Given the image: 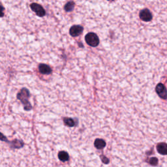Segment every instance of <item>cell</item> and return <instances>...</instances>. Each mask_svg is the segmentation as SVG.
Instances as JSON below:
<instances>
[{
    "instance_id": "obj_1",
    "label": "cell",
    "mask_w": 167,
    "mask_h": 167,
    "mask_svg": "<svg viewBox=\"0 0 167 167\" xmlns=\"http://www.w3.org/2000/svg\"><path fill=\"white\" fill-rule=\"evenodd\" d=\"M30 93L28 89L26 88H23L21 89V91L17 94V99L20 100L24 105V109L25 110L29 111L32 109V106L30 102L28 101Z\"/></svg>"
},
{
    "instance_id": "obj_2",
    "label": "cell",
    "mask_w": 167,
    "mask_h": 167,
    "mask_svg": "<svg viewBox=\"0 0 167 167\" xmlns=\"http://www.w3.org/2000/svg\"><path fill=\"white\" fill-rule=\"evenodd\" d=\"M86 43L92 47H95L99 44V37L95 33H88L85 37Z\"/></svg>"
},
{
    "instance_id": "obj_3",
    "label": "cell",
    "mask_w": 167,
    "mask_h": 167,
    "mask_svg": "<svg viewBox=\"0 0 167 167\" xmlns=\"http://www.w3.org/2000/svg\"><path fill=\"white\" fill-rule=\"evenodd\" d=\"M31 8L33 11H34L37 14V16L39 17L44 16L46 14L45 10L39 4H37L35 3H33L31 5Z\"/></svg>"
},
{
    "instance_id": "obj_4",
    "label": "cell",
    "mask_w": 167,
    "mask_h": 167,
    "mask_svg": "<svg viewBox=\"0 0 167 167\" xmlns=\"http://www.w3.org/2000/svg\"><path fill=\"white\" fill-rule=\"evenodd\" d=\"M155 91L157 93V95H159L161 98H162V99H167V90L163 84H158L156 86Z\"/></svg>"
},
{
    "instance_id": "obj_5",
    "label": "cell",
    "mask_w": 167,
    "mask_h": 167,
    "mask_svg": "<svg viewBox=\"0 0 167 167\" xmlns=\"http://www.w3.org/2000/svg\"><path fill=\"white\" fill-rule=\"evenodd\" d=\"M139 16L140 19L145 21V22H149L152 19V15L148 8H145V9L141 11Z\"/></svg>"
},
{
    "instance_id": "obj_6",
    "label": "cell",
    "mask_w": 167,
    "mask_h": 167,
    "mask_svg": "<svg viewBox=\"0 0 167 167\" xmlns=\"http://www.w3.org/2000/svg\"><path fill=\"white\" fill-rule=\"evenodd\" d=\"M83 27L79 25H75L72 26L69 29V33L72 37H77L83 32Z\"/></svg>"
},
{
    "instance_id": "obj_7",
    "label": "cell",
    "mask_w": 167,
    "mask_h": 167,
    "mask_svg": "<svg viewBox=\"0 0 167 167\" xmlns=\"http://www.w3.org/2000/svg\"><path fill=\"white\" fill-rule=\"evenodd\" d=\"M8 144H10V147L12 149L22 148L24 145V143L22 140H17V139H15L14 140H12V141H9Z\"/></svg>"
},
{
    "instance_id": "obj_8",
    "label": "cell",
    "mask_w": 167,
    "mask_h": 167,
    "mask_svg": "<svg viewBox=\"0 0 167 167\" xmlns=\"http://www.w3.org/2000/svg\"><path fill=\"white\" fill-rule=\"evenodd\" d=\"M38 70L41 74L43 75H49L52 72V68L50 67L43 63H41L38 65Z\"/></svg>"
},
{
    "instance_id": "obj_9",
    "label": "cell",
    "mask_w": 167,
    "mask_h": 167,
    "mask_svg": "<svg viewBox=\"0 0 167 167\" xmlns=\"http://www.w3.org/2000/svg\"><path fill=\"white\" fill-rule=\"evenodd\" d=\"M157 150L161 155H167V144L160 143L157 145Z\"/></svg>"
},
{
    "instance_id": "obj_10",
    "label": "cell",
    "mask_w": 167,
    "mask_h": 167,
    "mask_svg": "<svg viewBox=\"0 0 167 167\" xmlns=\"http://www.w3.org/2000/svg\"><path fill=\"white\" fill-rule=\"evenodd\" d=\"M63 123L67 127H72L76 125L77 122H76L74 119L71 118H63Z\"/></svg>"
},
{
    "instance_id": "obj_11",
    "label": "cell",
    "mask_w": 167,
    "mask_h": 167,
    "mask_svg": "<svg viewBox=\"0 0 167 167\" xmlns=\"http://www.w3.org/2000/svg\"><path fill=\"white\" fill-rule=\"evenodd\" d=\"M94 145H95V147L97 149H102L106 146V142L104 140H102V139H97L95 140V142H94Z\"/></svg>"
},
{
    "instance_id": "obj_12",
    "label": "cell",
    "mask_w": 167,
    "mask_h": 167,
    "mask_svg": "<svg viewBox=\"0 0 167 167\" xmlns=\"http://www.w3.org/2000/svg\"><path fill=\"white\" fill-rule=\"evenodd\" d=\"M58 158L62 162H67L69 160V155L67 152L61 151L58 153Z\"/></svg>"
},
{
    "instance_id": "obj_13",
    "label": "cell",
    "mask_w": 167,
    "mask_h": 167,
    "mask_svg": "<svg viewBox=\"0 0 167 167\" xmlns=\"http://www.w3.org/2000/svg\"><path fill=\"white\" fill-rule=\"evenodd\" d=\"M75 6V3H74V2L72 1L68 2L66 5L64 6V9H65V11H66L67 12H71L74 9Z\"/></svg>"
},
{
    "instance_id": "obj_14",
    "label": "cell",
    "mask_w": 167,
    "mask_h": 167,
    "mask_svg": "<svg viewBox=\"0 0 167 167\" xmlns=\"http://www.w3.org/2000/svg\"><path fill=\"white\" fill-rule=\"evenodd\" d=\"M149 164L152 166H157L158 164V159L156 157H152L149 159Z\"/></svg>"
},
{
    "instance_id": "obj_15",
    "label": "cell",
    "mask_w": 167,
    "mask_h": 167,
    "mask_svg": "<svg viewBox=\"0 0 167 167\" xmlns=\"http://www.w3.org/2000/svg\"><path fill=\"white\" fill-rule=\"evenodd\" d=\"M0 140L1 141H3V142H5L7 143H8L9 142V140H8L7 137L4 135L3 134H2L1 132H0Z\"/></svg>"
},
{
    "instance_id": "obj_16",
    "label": "cell",
    "mask_w": 167,
    "mask_h": 167,
    "mask_svg": "<svg viewBox=\"0 0 167 167\" xmlns=\"http://www.w3.org/2000/svg\"><path fill=\"white\" fill-rule=\"evenodd\" d=\"M101 159L102 162H103V163H105V164H108L109 162V159L104 155H101Z\"/></svg>"
},
{
    "instance_id": "obj_17",
    "label": "cell",
    "mask_w": 167,
    "mask_h": 167,
    "mask_svg": "<svg viewBox=\"0 0 167 167\" xmlns=\"http://www.w3.org/2000/svg\"><path fill=\"white\" fill-rule=\"evenodd\" d=\"M4 10H5V8L0 4V17L4 16Z\"/></svg>"
},
{
    "instance_id": "obj_18",
    "label": "cell",
    "mask_w": 167,
    "mask_h": 167,
    "mask_svg": "<svg viewBox=\"0 0 167 167\" xmlns=\"http://www.w3.org/2000/svg\"><path fill=\"white\" fill-rule=\"evenodd\" d=\"M108 1H114V0H108Z\"/></svg>"
}]
</instances>
